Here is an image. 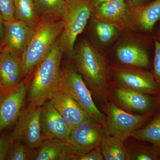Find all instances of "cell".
Returning a JSON list of instances; mask_svg holds the SVG:
<instances>
[{
    "instance_id": "10",
    "label": "cell",
    "mask_w": 160,
    "mask_h": 160,
    "mask_svg": "<svg viewBox=\"0 0 160 160\" xmlns=\"http://www.w3.org/2000/svg\"><path fill=\"white\" fill-rule=\"evenodd\" d=\"M28 84L20 82L0 97V132L17 122L27 96Z\"/></svg>"
},
{
    "instance_id": "27",
    "label": "cell",
    "mask_w": 160,
    "mask_h": 160,
    "mask_svg": "<svg viewBox=\"0 0 160 160\" xmlns=\"http://www.w3.org/2000/svg\"><path fill=\"white\" fill-rule=\"evenodd\" d=\"M0 12L4 22L15 19L13 0H0Z\"/></svg>"
},
{
    "instance_id": "12",
    "label": "cell",
    "mask_w": 160,
    "mask_h": 160,
    "mask_svg": "<svg viewBox=\"0 0 160 160\" xmlns=\"http://www.w3.org/2000/svg\"><path fill=\"white\" fill-rule=\"evenodd\" d=\"M41 122L44 140L55 139L66 142L69 140L71 127L55 109L50 100L41 106Z\"/></svg>"
},
{
    "instance_id": "16",
    "label": "cell",
    "mask_w": 160,
    "mask_h": 160,
    "mask_svg": "<svg viewBox=\"0 0 160 160\" xmlns=\"http://www.w3.org/2000/svg\"><path fill=\"white\" fill-rule=\"evenodd\" d=\"M22 74L21 58L2 48L0 58V82L5 92L17 86L21 82Z\"/></svg>"
},
{
    "instance_id": "6",
    "label": "cell",
    "mask_w": 160,
    "mask_h": 160,
    "mask_svg": "<svg viewBox=\"0 0 160 160\" xmlns=\"http://www.w3.org/2000/svg\"><path fill=\"white\" fill-rule=\"evenodd\" d=\"M106 117L105 133L125 141L146 124L153 112L141 114L127 112L113 102H107L104 110Z\"/></svg>"
},
{
    "instance_id": "11",
    "label": "cell",
    "mask_w": 160,
    "mask_h": 160,
    "mask_svg": "<svg viewBox=\"0 0 160 160\" xmlns=\"http://www.w3.org/2000/svg\"><path fill=\"white\" fill-rule=\"evenodd\" d=\"M112 97L117 106L127 111L140 113H148L154 111L158 107V98L134 91L118 86L112 91Z\"/></svg>"
},
{
    "instance_id": "1",
    "label": "cell",
    "mask_w": 160,
    "mask_h": 160,
    "mask_svg": "<svg viewBox=\"0 0 160 160\" xmlns=\"http://www.w3.org/2000/svg\"><path fill=\"white\" fill-rule=\"evenodd\" d=\"M72 58L95 96L107 103L110 93L109 69L103 55L84 40L74 49Z\"/></svg>"
},
{
    "instance_id": "22",
    "label": "cell",
    "mask_w": 160,
    "mask_h": 160,
    "mask_svg": "<svg viewBox=\"0 0 160 160\" xmlns=\"http://www.w3.org/2000/svg\"><path fill=\"white\" fill-rule=\"evenodd\" d=\"M15 19L19 20L27 26L34 28L40 21L34 0H13Z\"/></svg>"
},
{
    "instance_id": "24",
    "label": "cell",
    "mask_w": 160,
    "mask_h": 160,
    "mask_svg": "<svg viewBox=\"0 0 160 160\" xmlns=\"http://www.w3.org/2000/svg\"><path fill=\"white\" fill-rule=\"evenodd\" d=\"M95 19V33L100 42L103 45L111 42L118 36V26L112 23Z\"/></svg>"
},
{
    "instance_id": "31",
    "label": "cell",
    "mask_w": 160,
    "mask_h": 160,
    "mask_svg": "<svg viewBox=\"0 0 160 160\" xmlns=\"http://www.w3.org/2000/svg\"><path fill=\"white\" fill-rule=\"evenodd\" d=\"M5 37V27L4 25V20L0 12V47L2 48L4 43Z\"/></svg>"
},
{
    "instance_id": "32",
    "label": "cell",
    "mask_w": 160,
    "mask_h": 160,
    "mask_svg": "<svg viewBox=\"0 0 160 160\" xmlns=\"http://www.w3.org/2000/svg\"><path fill=\"white\" fill-rule=\"evenodd\" d=\"M132 6L135 7H138L145 4L147 0H128Z\"/></svg>"
},
{
    "instance_id": "9",
    "label": "cell",
    "mask_w": 160,
    "mask_h": 160,
    "mask_svg": "<svg viewBox=\"0 0 160 160\" xmlns=\"http://www.w3.org/2000/svg\"><path fill=\"white\" fill-rule=\"evenodd\" d=\"M106 135L104 126L89 118L72 129L68 143L80 156L101 146Z\"/></svg>"
},
{
    "instance_id": "13",
    "label": "cell",
    "mask_w": 160,
    "mask_h": 160,
    "mask_svg": "<svg viewBox=\"0 0 160 160\" xmlns=\"http://www.w3.org/2000/svg\"><path fill=\"white\" fill-rule=\"evenodd\" d=\"M160 20V0H155L148 4L135 7L130 4L122 27L138 29L140 31H151Z\"/></svg>"
},
{
    "instance_id": "29",
    "label": "cell",
    "mask_w": 160,
    "mask_h": 160,
    "mask_svg": "<svg viewBox=\"0 0 160 160\" xmlns=\"http://www.w3.org/2000/svg\"><path fill=\"white\" fill-rule=\"evenodd\" d=\"M11 144L9 137L0 132V160L6 159Z\"/></svg>"
},
{
    "instance_id": "26",
    "label": "cell",
    "mask_w": 160,
    "mask_h": 160,
    "mask_svg": "<svg viewBox=\"0 0 160 160\" xmlns=\"http://www.w3.org/2000/svg\"><path fill=\"white\" fill-rule=\"evenodd\" d=\"M128 149L130 160H160V152L154 146H137Z\"/></svg>"
},
{
    "instance_id": "21",
    "label": "cell",
    "mask_w": 160,
    "mask_h": 160,
    "mask_svg": "<svg viewBox=\"0 0 160 160\" xmlns=\"http://www.w3.org/2000/svg\"><path fill=\"white\" fill-rule=\"evenodd\" d=\"M123 142L118 138L106 135L100 146L104 160H130L128 149Z\"/></svg>"
},
{
    "instance_id": "2",
    "label": "cell",
    "mask_w": 160,
    "mask_h": 160,
    "mask_svg": "<svg viewBox=\"0 0 160 160\" xmlns=\"http://www.w3.org/2000/svg\"><path fill=\"white\" fill-rule=\"evenodd\" d=\"M63 52L59 38L46 57L36 67L27 93L29 103L42 106L57 88Z\"/></svg>"
},
{
    "instance_id": "17",
    "label": "cell",
    "mask_w": 160,
    "mask_h": 160,
    "mask_svg": "<svg viewBox=\"0 0 160 160\" xmlns=\"http://www.w3.org/2000/svg\"><path fill=\"white\" fill-rule=\"evenodd\" d=\"M115 54L118 61L127 67L139 69L149 66L147 52L136 42L127 41L121 43L117 48Z\"/></svg>"
},
{
    "instance_id": "20",
    "label": "cell",
    "mask_w": 160,
    "mask_h": 160,
    "mask_svg": "<svg viewBox=\"0 0 160 160\" xmlns=\"http://www.w3.org/2000/svg\"><path fill=\"white\" fill-rule=\"evenodd\" d=\"M39 15L43 20L62 21L67 9L66 0H34Z\"/></svg>"
},
{
    "instance_id": "30",
    "label": "cell",
    "mask_w": 160,
    "mask_h": 160,
    "mask_svg": "<svg viewBox=\"0 0 160 160\" xmlns=\"http://www.w3.org/2000/svg\"><path fill=\"white\" fill-rule=\"evenodd\" d=\"M104 160L101 147H98L91 151L80 156L78 160Z\"/></svg>"
},
{
    "instance_id": "14",
    "label": "cell",
    "mask_w": 160,
    "mask_h": 160,
    "mask_svg": "<svg viewBox=\"0 0 160 160\" xmlns=\"http://www.w3.org/2000/svg\"><path fill=\"white\" fill-rule=\"evenodd\" d=\"M5 37L2 48L21 58L30 38L33 28L15 19L4 22Z\"/></svg>"
},
{
    "instance_id": "25",
    "label": "cell",
    "mask_w": 160,
    "mask_h": 160,
    "mask_svg": "<svg viewBox=\"0 0 160 160\" xmlns=\"http://www.w3.org/2000/svg\"><path fill=\"white\" fill-rule=\"evenodd\" d=\"M34 149L22 142H14L9 148L6 160H33L35 155Z\"/></svg>"
},
{
    "instance_id": "8",
    "label": "cell",
    "mask_w": 160,
    "mask_h": 160,
    "mask_svg": "<svg viewBox=\"0 0 160 160\" xmlns=\"http://www.w3.org/2000/svg\"><path fill=\"white\" fill-rule=\"evenodd\" d=\"M111 72L118 85L148 95H159V86L152 73L130 67H112Z\"/></svg>"
},
{
    "instance_id": "15",
    "label": "cell",
    "mask_w": 160,
    "mask_h": 160,
    "mask_svg": "<svg viewBox=\"0 0 160 160\" xmlns=\"http://www.w3.org/2000/svg\"><path fill=\"white\" fill-rule=\"evenodd\" d=\"M49 100L71 129L90 118L72 98L58 88Z\"/></svg>"
},
{
    "instance_id": "3",
    "label": "cell",
    "mask_w": 160,
    "mask_h": 160,
    "mask_svg": "<svg viewBox=\"0 0 160 160\" xmlns=\"http://www.w3.org/2000/svg\"><path fill=\"white\" fill-rule=\"evenodd\" d=\"M62 21L41 19L21 57L22 78L28 75L48 54L63 31Z\"/></svg>"
},
{
    "instance_id": "19",
    "label": "cell",
    "mask_w": 160,
    "mask_h": 160,
    "mask_svg": "<svg viewBox=\"0 0 160 160\" xmlns=\"http://www.w3.org/2000/svg\"><path fill=\"white\" fill-rule=\"evenodd\" d=\"M128 0H112L102 3L93 9V14L98 19L115 24L118 27L129 11Z\"/></svg>"
},
{
    "instance_id": "4",
    "label": "cell",
    "mask_w": 160,
    "mask_h": 160,
    "mask_svg": "<svg viewBox=\"0 0 160 160\" xmlns=\"http://www.w3.org/2000/svg\"><path fill=\"white\" fill-rule=\"evenodd\" d=\"M57 88L76 102L90 118L104 127L106 115L97 107L82 75L76 71L69 63L63 66L61 69Z\"/></svg>"
},
{
    "instance_id": "36",
    "label": "cell",
    "mask_w": 160,
    "mask_h": 160,
    "mask_svg": "<svg viewBox=\"0 0 160 160\" xmlns=\"http://www.w3.org/2000/svg\"><path fill=\"white\" fill-rule=\"evenodd\" d=\"M1 52H2V49H1V47H0V58H1Z\"/></svg>"
},
{
    "instance_id": "18",
    "label": "cell",
    "mask_w": 160,
    "mask_h": 160,
    "mask_svg": "<svg viewBox=\"0 0 160 160\" xmlns=\"http://www.w3.org/2000/svg\"><path fill=\"white\" fill-rule=\"evenodd\" d=\"M33 160H77L78 155L68 142L58 139H45L38 147Z\"/></svg>"
},
{
    "instance_id": "35",
    "label": "cell",
    "mask_w": 160,
    "mask_h": 160,
    "mask_svg": "<svg viewBox=\"0 0 160 160\" xmlns=\"http://www.w3.org/2000/svg\"><path fill=\"white\" fill-rule=\"evenodd\" d=\"M157 39L159 40V41H160V33H159L158 35V38Z\"/></svg>"
},
{
    "instance_id": "33",
    "label": "cell",
    "mask_w": 160,
    "mask_h": 160,
    "mask_svg": "<svg viewBox=\"0 0 160 160\" xmlns=\"http://www.w3.org/2000/svg\"><path fill=\"white\" fill-rule=\"evenodd\" d=\"M110 1H112V0H90V2H91L92 6L93 8L98 6L102 3Z\"/></svg>"
},
{
    "instance_id": "34",
    "label": "cell",
    "mask_w": 160,
    "mask_h": 160,
    "mask_svg": "<svg viewBox=\"0 0 160 160\" xmlns=\"http://www.w3.org/2000/svg\"><path fill=\"white\" fill-rule=\"evenodd\" d=\"M4 92H5V91H4L2 86L1 83L0 82V97L2 96V95L3 94Z\"/></svg>"
},
{
    "instance_id": "7",
    "label": "cell",
    "mask_w": 160,
    "mask_h": 160,
    "mask_svg": "<svg viewBox=\"0 0 160 160\" xmlns=\"http://www.w3.org/2000/svg\"><path fill=\"white\" fill-rule=\"evenodd\" d=\"M41 106L28 104L23 108L16 126L9 137L11 144L22 142L35 149L42 143L44 139L41 122Z\"/></svg>"
},
{
    "instance_id": "23",
    "label": "cell",
    "mask_w": 160,
    "mask_h": 160,
    "mask_svg": "<svg viewBox=\"0 0 160 160\" xmlns=\"http://www.w3.org/2000/svg\"><path fill=\"white\" fill-rule=\"evenodd\" d=\"M131 137L151 143L160 152V112L145 127L134 131Z\"/></svg>"
},
{
    "instance_id": "5",
    "label": "cell",
    "mask_w": 160,
    "mask_h": 160,
    "mask_svg": "<svg viewBox=\"0 0 160 160\" xmlns=\"http://www.w3.org/2000/svg\"><path fill=\"white\" fill-rule=\"evenodd\" d=\"M67 9L62 20L63 29L59 37L63 52L72 58L77 38L86 27L93 12L90 0H66Z\"/></svg>"
},
{
    "instance_id": "28",
    "label": "cell",
    "mask_w": 160,
    "mask_h": 160,
    "mask_svg": "<svg viewBox=\"0 0 160 160\" xmlns=\"http://www.w3.org/2000/svg\"><path fill=\"white\" fill-rule=\"evenodd\" d=\"M155 54L152 74L160 89V41L155 40ZM158 107L160 108V93L158 96Z\"/></svg>"
},
{
    "instance_id": "37",
    "label": "cell",
    "mask_w": 160,
    "mask_h": 160,
    "mask_svg": "<svg viewBox=\"0 0 160 160\" xmlns=\"http://www.w3.org/2000/svg\"></svg>"
}]
</instances>
